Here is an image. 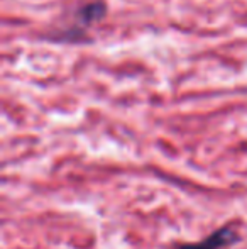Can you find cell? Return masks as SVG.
Listing matches in <instances>:
<instances>
[{"label": "cell", "mask_w": 247, "mask_h": 249, "mask_svg": "<svg viewBox=\"0 0 247 249\" xmlns=\"http://www.w3.org/2000/svg\"><path fill=\"white\" fill-rule=\"evenodd\" d=\"M239 241V236L231 226H225L217 229L215 232H212V236H208L207 239L198 241V243H190V244H178L175 249H220L229 244H234Z\"/></svg>", "instance_id": "obj_1"}, {"label": "cell", "mask_w": 247, "mask_h": 249, "mask_svg": "<svg viewBox=\"0 0 247 249\" xmlns=\"http://www.w3.org/2000/svg\"><path fill=\"white\" fill-rule=\"evenodd\" d=\"M105 14H107V5L102 0H97V2L86 3L85 7H82V10H80V19L85 24H92V22H97V20L103 19Z\"/></svg>", "instance_id": "obj_2"}]
</instances>
